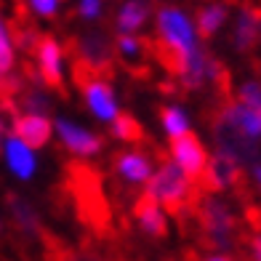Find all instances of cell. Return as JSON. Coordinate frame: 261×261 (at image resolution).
I'll return each instance as SVG.
<instances>
[{
  "mask_svg": "<svg viewBox=\"0 0 261 261\" xmlns=\"http://www.w3.org/2000/svg\"><path fill=\"white\" fill-rule=\"evenodd\" d=\"M213 141L216 152L232 158L234 163L256 165L261 152V112L240 101H227L213 120Z\"/></svg>",
  "mask_w": 261,
  "mask_h": 261,
  "instance_id": "6da1fadb",
  "label": "cell"
},
{
  "mask_svg": "<svg viewBox=\"0 0 261 261\" xmlns=\"http://www.w3.org/2000/svg\"><path fill=\"white\" fill-rule=\"evenodd\" d=\"M155 30L163 43V48L173 56V64L184 62L187 56H192L200 48V35L195 21L189 19L187 11L176 6H163L155 16Z\"/></svg>",
  "mask_w": 261,
  "mask_h": 261,
  "instance_id": "7a4b0ae2",
  "label": "cell"
},
{
  "mask_svg": "<svg viewBox=\"0 0 261 261\" xmlns=\"http://www.w3.org/2000/svg\"><path fill=\"white\" fill-rule=\"evenodd\" d=\"M144 195L152 197L165 211L179 213L189 203V197H192V181L187 179V173L171 158H165L155 168L152 179L144 184Z\"/></svg>",
  "mask_w": 261,
  "mask_h": 261,
  "instance_id": "3957f363",
  "label": "cell"
},
{
  "mask_svg": "<svg viewBox=\"0 0 261 261\" xmlns=\"http://www.w3.org/2000/svg\"><path fill=\"white\" fill-rule=\"evenodd\" d=\"M200 221H203V234L208 245L219 248V251H227L234 240L237 232V219L229 211L227 203H221L219 197H205L200 203Z\"/></svg>",
  "mask_w": 261,
  "mask_h": 261,
  "instance_id": "277c9868",
  "label": "cell"
},
{
  "mask_svg": "<svg viewBox=\"0 0 261 261\" xmlns=\"http://www.w3.org/2000/svg\"><path fill=\"white\" fill-rule=\"evenodd\" d=\"M54 139H59V144L75 158H96L104 149L101 134L69 120V117H56L54 120Z\"/></svg>",
  "mask_w": 261,
  "mask_h": 261,
  "instance_id": "5b68a950",
  "label": "cell"
},
{
  "mask_svg": "<svg viewBox=\"0 0 261 261\" xmlns=\"http://www.w3.org/2000/svg\"><path fill=\"white\" fill-rule=\"evenodd\" d=\"M171 160L179 165L187 173V179L195 184V181L203 179V173L208 168V160H211V152L203 141H200V136L189 130L187 136H179V139L171 141Z\"/></svg>",
  "mask_w": 261,
  "mask_h": 261,
  "instance_id": "8992f818",
  "label": "cell"
},
{
  "mask_svg": "<svg viewBox=\"0 0 261 261\" xmlns=\"http://www.w3.org/2000/svg\"><path fill=\"white\" fill-rule=\"evenodd\" d=\"M35 67H38L40 83L45 88L64 91V48L51 35L38 38L35 45Z\"/></svg>",
  "mask_w": 261,
  "mask_h": 261,
  "instance_id": "52a82bcc",
  "label": "cell"
},
{
  "mask_svg": "<svg viewBox=\"0 0 261 261\" xmlns=\"http://www.w3.org/2000/svg\"><path fill=\"white\" fill-rule=\"evenodd\" d=\"M176 75H179L181 86L187 91H200L205 83H216L221 77V67H219L216 59L200 45L192 56H187L184 62L176 64Z\"/></svg>",
  "mask_w": 261,
  "mask_h": 261,
  "instance_id": "ba28073f",
  "label": "cell"
},
{
  "mask_svg": "<svg viewBox=\"0 0 261 261\" xmlns=\"http://www.w3.org/2000/svg\"><path fill=\"white\" fill-rule=\"evenodd\" d=\"M0 158H3V165L8 168V173L19 181H32L38 168H40L38 152H35L32 147H27L24 141H19L11 130H8V136L3 141V147H0Z\"/></svg>",
  "mask_w": 261,
  "mask_h": 261,
  "instance_id": "9c48e42d",
  "label": "cell"
},
{
  "mask_svg": "<svg viewBox=\"0 0 261 261\" xmlns=\"http://www.w3.org/2000/svg\"><path fill=\"white\" fill-rule=\"evenodd\" d=\"M83 101H86L88 112L101 123H112L120 115V104H117L115 88L104 77H88L83 80Z\"/></svg>",
  "mask_w": 261,
  "mask_h": 261,
  "instance_id": "30bf717a",
  "label": "cell"
},
{
  "mask_svg": "<svg viewBox=\"0 0 261 261\" xmlns=\"http://www.w3.org/2000/svg\"><path fill=\"white\" fill-rule=\"evenodd\" d=\"M11 134L38 152V149H45L51 144V139H54V120H51V117H45V115L16 112L14 117H11Z\"/></svg>",
  "mask_w": 261,
  "mask_h": 261,
  "instance_id": "8fae6325",
  "label": "cell"
},
{
  "mask_svg": "<svg viewBox=\"0 0 261 261\" xmlns=\"http://www.w3.org/2000/svg\"><path fill=\"white\" fill-rule=\"evenodd\" d=\"M240 179H243V165L234 163L227 155H221V152H213L200 184H203V189H208V192L219 195V192H224V189L237 187Z\"/></svg>",
  "mask_w": 261,
  "mask_h": 261,
  "instance_id": "7c38bea8",
  "label": "cell"
},
{
  "mask_svg": "<svg viewBox=\"0 0 261 261\" xmlns=\"http://www.w3.org/2000/svg\"><path fill=\"white\" fill-rule=\"evenodd\" d=\"M115 171L125 184H147L155 173V165H152L149 155L141 149H120L115 155Z\"/></svg>",
  "mask_w": 261,
  "mask_h": 261,
  "instance_id": "4fadbf2b",
  "label": "cell"
},
{
  "mask_svg": "<svg viewBox=\"0 0 261 261\" xmlns=\"http://www.w3.org/2000/svg\"><path fill=\"white\" fill-rule=\"evenodd\" d=\"M134 219L139 224V229L147 237H152V240H163L168 234V213L147 195H141L134 203Z\"/></svg>",
  "mask_w": 261,
  "mask_h": 261,
  "instance_id": "5bb4252c",
  "label": "cell"
},
{
  "mask_svg": "<svg viewBox=\"0 0 261 261\" xmlns=\"http://www.w3.org/2000/svg\"><path fill=\"white\" fill-rule=\"evenodd\" d=\"M149 19V3L147 0H123L115 14L117 35H136Z\"/></svg>",
  "mask_w": 261,
  "mask_h": 261,
  "instance_id": "9a60e30c",
  "label": "cell"
},
{
  "mask_svg": "<svg viewBox=\"0 0 261 261\" xmlns=\"http://www.w3.org/2000/svg\"><path fill=\"white\" fill-rule=\"evenodd\" d=\"M261 38V27H258V14L253 8H240V14L234 19V30H232V43L237 51H251L256 48V43Z\"/></svg>",
  "mask_w": 261,
  "mask_h": 261,
  "instance_id": "2e32d148",
  "label": "cell"
},
{
  "mask_svg": "<svg viewBox=\"0 0 261 261\" xmlns=\"http://www.w3.org/2000/svg\"><path fill=\"white\" fill-rule=\"evenodd\" d=\"M227 19H229V11L227 6H221V3H211V6H203L197 11V16H195V27H197V35L203 40L213 38L224 24H227Z\"/></svg>",
  "mask_w": 261,
  "mask_h": 261,
  "instance_id": "e0dca14e",
  "label": "cell"
},
{
  "mask_svg": "<svg viewBox=\"0 0 261 261\" xmlns=\"http://www.w3.org/2000/svg\"><path fill=\"white\" fill-rule=\"evenodd\" d=\"M8 213H11V221H14L24 234H38L40 232V216H38V211L30 205V200L11 195L8 197Z\"/></svg>",
  "mask_w": 261,
  "mask_h": 261,
  "instance_id": "ac0fdd59",
  "label": "cell"
},
{
  "mask_svg": "<svg viewBox=\"0 0 261 261\" xmlns=\"http://www.w3.org/2000/svg\"><path fill=\"white\" fill-rule=\"evenodd\" d=\"M77 51L83 56V62L91 67H104L110 62V43L104 40V35L99 32H88L77 40Z\"/></svg>",
  "mask_w": 261,
  "mask_h": 261,
  "instance_id": "d6986e66",
  "label": "cell"
},
{
  "mask_svg": "<svg viewBox=\"0 0 261 261\" xmlns=\"http://www.w3.org/2000/svg\"><path fill=\"white\" fill-rule=\"evenodd\" d=\"M160 125L165 130V136L171 141L179 139V136H187L189 130H192V123H189V115L184 107L179 104H165L160 107Z\"/></svg>",
  "mask_w": 261,
  "mask_h": 261,
  "instance_id": "ffe728a7",
  "label": "cell"
},
{
  "mask_svg": "<svg viewBox=\"0 0 261 261\" xmlns=\"http://www.w3.org/2000/svg\"><path fill=\"white\" fill-rule=\"evenodd\" d=\"M14 69H16V40L8 21L0 14V83L14 75Z\"/></svg>",
  "mask_w": 261,
  "mask_h": 261,
  "instance_id": "44dd1931",
  "label": "cell"
},
{
  "mask_svg": "<svg viewBox=\"0 0 261 261\" xmlns=\"http://www.w3.org/2000/svg\"><path fill=\"white\" fill-rule=\"evenodd\" d=\"M110 134H112L117 141H128V144H136V141L144 139V128H141V123L136 120L134 115L120 112V115H117L115 120L110 123Z\"/></svg>",
  "mask_w": 261,
  "mask_h": 261,
  "instance_id": "7402d4cb",
  "label": "cell"
},
{
  "mask_svg": "<svg viewBox=\"0 0 261 261\" xmlns=\"http://www.w3.org/2000/svg\"><path fill=\"white\" fill-rule=\"evenodd\" d=\"M19 107H21V112H27V115H45L48 117L51 99L43 88H27V91H21V96H19Z\"/></svg>",
  "mask_w": 261,
  "mask_h": 261,
  "instance_id": "603a6c76",
  "label": "cell"
},
{
  "mask_svg": "<svg viewBox=\"0 0 261 261\" xmlns=\"http://www.w3.org/2000/svg\"><path fill=\"white\" fill-rule=\"evenodd\" d=\"M237 101L251 107V110H256V112H261V83L258 80L240 83V88H237Z\"/></svg>",
  "mask_w": 261,
  "mask_h": 261,
  "instance_id": "cb8c5ba5",
  "label": "cell"
},
{
  "mask_svg": "<svg viewBox=\"0 0 261 261\" xmlns=\"http://www.w3.org/2000/svg\"><path fill=\"white\" fill-rule=\"evenodd\" d=\"M27 6L38 19H54L62 8V0H27Z\"/></svg>",
  "mask_w": 261,
  "mask_h": 261,
  "instance_id": "d4e9b609",
  "label": "cell"
},
{
  "mask_svg": "<svg viewBox=\"0 0 261 261\" xmlns=\"http://www.w3.org/2000/svg\"><path fill=\"white\" fill-rule=\"evenodd\" d=\"M115 48H117L120 56L134 59V56L141 54V40L136 38V35H117V38H115Z\"/></svg>",
  "mask_w": 261,
  "mask_h": 261,
  "instance_id": "484cf974",
  "label": "cell"
},
{
  "mask_svg": "<svg viewBox=\"0 0 261 261\" xmlns=\"http://www.w3.org/2000/svg\"><path fill=\"white\" fill-rule=\"evenodd\" d=\"M104 14V0H77V16L83 21H96Z\"/></svg>",
  "mask_w": 261,
  "mask_h": 261,
  "instance_id": "4316f807",
  "label": "cell"
},
{
  "mask_svg": "<svg viewBox=\"0 0 261 261\" xmlns=\"http://www.w3.org/2000/svg\"><path fill=\"white\" fill-rule=\"evenodd\" d=\"M248 253H251V261H261V234L251 237V243H248Z\"/></svg>",
  "mask_w": 261,
  "mask_h": 261,
  "instance_id": "83f0119b",
  "label": "cell"
},
{
  "mask_svg": "<svg viewBox=\"0 0 261 261\" xmlns=\"http://www.w3.org/2000/svg\"><path fill=\"white\" fill-rule=\"evenodd\" d=\"M6 136H8V125H6V120H3V115H0V147H3Z\"/></svg>",
  "mask_w": 261,
  "mask_h": 261,
  "instance_id": "f1b7e54d",
  "label": "cell"
},
{
  "mask_svg": "<svg viewBox=\"0 0 261 261\" xmlns=\"http://www.w3.org/2000/svg\"><path fill=\"white\" fill-rule=\"evenodd\" d=\"M253 179H256V184H258V189H261V163L253 165Z\"/></svg>",
  "mask_w": 261,
  "mask_h": 261,
  "instance_id": "f546056e",
  "label": "cell"
},
{
  "mask_svg": "<svg viewBox=\"0 0 261 261\" xmlns=\"http://www.w3.org/2000/svg\"><path fill=\"white\" fill-rule=\"evenodd\" d=\"M205 261H232V258H229L227 253H213V256H208Z\"/></svg>",
  "mask_w": 261,
  "mask_h": 261,
  "instance_id": "4dcf8cb0",
  "label": "cell"
},
{
  "mask_svg": "<svg viewBox=\"0 0 261 261\" xmlns=\"http://www.w3.org/2000/svg\"><path fill=\"white\" fill-rule=\"evenodd\" d=\"M0 232H3V219H0Z\"/></svg>",
  "mask_w": 261,
  "mask_h": 261,
  "instance_id": "1f68e13d",
  "label": "cell"
},
{
  "mask_svg": "<svg viewBox=\"0 0 261 261\" xmlns=\"http://www.w3.org/2000/svg\"><path fill=\"white\" fill-rule=\"evenodd\" d=\"M258 27H261V14H258Z\"/></svg>",
  "mask_w": 261,
  "mask_h": 261,
  "instance_id": "d6a6232c",
  "label": "cell"
}]
</instances>
